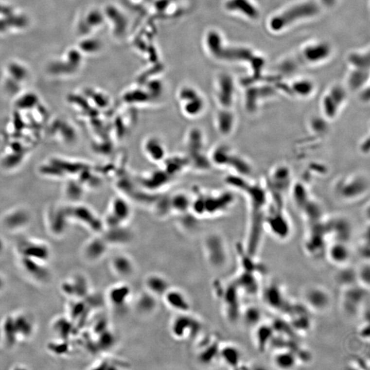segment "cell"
Wrapping results in <instances>:
<instances>
[{"label": "cell", "instance_id": "30bf717a", "mask_svg": "<svg viewBox=\"0 0 370 370\" xmlns=\"http://www.w3.org/2000/svg\"><path fill=\"white\" fill-rule=\"evenodd\" d=\"M202 324L197 318L194 317L190 313L177 314L174 317L170 326L172 336L177 339H185L193 337L200 333Z\"/></svg>", "mask_w": 370, "mask_h": 370}, {"label": "cell", "instance_id": "6da1fadb", "mask_svg": "<svg viewBox=\"0 0 370 370\" xmlns=\"http://www.w3.org/2000/svg\"><path fill=\"white\" fill-rule=\"evenodd\" d=\"M207 43L209 51L217 58L226 61H247L251 63L253 76L244 80V83H254L260 78L264 61L261 57L254 55L251 50L244 48H225L218 33L214 31L210 32L207 35Z\"/></svg>", "mask_w": 370, "mask_h": 370}, {"label": "cell", "instance_id": "83f0119b", "mask_svg": "<svg viewBox=\"0 0 370 370\" xmlns=\"http://www.w3.org/2000/svg\"><path fill=\"white\" fill-rule=\"evenodd\" d=\"M369 69L356 68L349 77L348 85L351 89L356 91L366 84L369 79Z\"/></svg>", "mask_w": 370, "mask_h": 370}, {"label": "cell", "instance_id": "ffe728a7", "mask_svg": "<svg viewBox=\"0 0 370 370\" xmlns=\"http://www.w3.org/2000/svg\"><path fill=\"white\" fill-rule=\"evenodd\" d=\"M272 362L279 369H292L299 366L300 357L290 348H280L273 354Z\"/></svg>", "mask_w": 370, "mask_h": 370}, {"label": "cell", "instance_id": "e0dca14e", "mask_svg": "<svg viewBox=\"0 0 370 370\" xmlns=\"http://www.w3.org/2000/svg\"><path fill=\"white\" fill-rule=\"evenodd\" d=\"M131 297V288L126 284H117L108 290L107 299L110 305L117 309H124Z\"/></svg>", "mask_w": 370, "mask_h": 370}, {"label": "cell", "instance_id": "d6a6232c", "mask_svg": "<svg viewBox=\"0 0 370 370\" xmlns=\"http://www.w3.org/2000/svg\"><path fill=\"white\" fill-rule=\"evenodd\" d=\"M361 98L363 101L367 102L370 100V89L369 88H367L366 90L363 91L361 93Z\"/></svg>", "mask_w": 370, "mask_h": 370}, {"label": "cell", "instance_id": "5bb4252c", "mask_svg": "<svg viewBox=\"0 0 370 370\" xmlns=\"http://www.w3.org/2000/svg\"><path fill=\"white\" fill-rule=\"evenodd\" d=\"M162 298L166 305L177 314L190 313L192 309L190 300L180 289L170 287Z\"/></svg>", "mask_w": 370, "mask_h": 370}, {"label": "cell", "instance_id": "5b68a950", "mask_svg": "<svg viewBox=\"0 0 370 370\" xmlns=\"http://www.w3.org/2000/svg\"><path fill=\"white\" fill-rule=\"evenodd\" d=\"M341 289L340 304L343 311L351 316L361 314L369 299V289L361 287L359 284H352Z\"/></svg>", "mask_w": 370, "mask_h": 370}, {"label": "cell", "instance_id": "8992f818", "mask_svg": "<svg viewBox=\"0 0 370 370\" xmlns=\"http://www.w3.org/2000/svg\"><path fill=\"white\" fill-rule=\"evenodd\" d=\"M302 304L310 312L322 314L332 304V296L326 287L319 284H311L304 288L301 295Z\"/></svg>", "mask_w": 370, "mask_h": 370}, {"label": "cell", "instance_id": "44dd1931", "mask_svg": "<svg viewBox=\"0 0 370 370\" xmlns=\"http://www.w3.org/2000/svg\"><path fill=\"white\" fill-rule=\"evenodd\" d=\"M254 342L256 348L260 352L266 351L272 344L274 330L273 326L264 321L254 328Z\"/></svg>", "mask_w": 370, "mask_h": 370}, {"label": "cell", "instance_id": "4dcf8cb0", "mask_svg": "<svg viewBox=\"0 0 370 370\" xmlns=\"http://www.w3.org/2000/svg\"><path fill=\"white\" fill-rule=\"evenodd\" d=\"M356 278H357V283L361 287L369 289L370 287V263L369 261H366L359 267L356 269Z\"/></svg>", "mask_w": 370, "mask_h": 370}, {"label": "cell", "instance_id": "4316f807", "mask_svg": "<svg viewBox=\"0 0 370 370\" xmlns=\"http://www.w3.org/2000/svg\"><path fill=\"white\" fill-rule=\"evenodd\" d=\"M276 88L271 86L253 87L247 90L246 93V101L248 108H252L254 104L257 103L259 99L264 97L271 96L275 94Z\"/></svg>", "mask_w": 370, "mask_h": 370}, {"label": "cell", "instance_id": "d6986e66", "mask_svg": "<svg viewBox=\"0 0 370 370\" xmlns=\"http://www.w3.org/2000/svg\"><path fill=\"white\" fill-rule=\"evenodd\" d=\"M110 267L118 277L129 278L135 272V261L127 254H117L110 261Z\"/></svg>", "mask_w": 370, "mask_h": 370}, {"label": "cell", "instance_id": "f546056e", "mask_svg": "<svg viewBox=\"0 0 370 370\" xmlns=\"http://www.w3.org/2000/svg\"><path fill=\"white\" fill-rule=\"evenodd\" d=\"M314 89V85L308 80H301L289 85V94L306 97L311 94Z\"/></svg>", "mask_w": 370, "mask_h": 370}, {"label": "cell", "instance_id": "484cf974", "mask_svg": "<svg viewBox=\"0 0 370 370\" xmlns=\"http://www.w3.org/2000/svg\"><path fill=\"white\" fill-rule=\"evenodd\" d=\"M157 306V298L150 293H142L137 298L136 308L137 311L142 314H150L155 311Z\"/></svg>", "mask_w": 370, "mask_h": 370}, {"label": "cell", "instance_id": "52a82bcc", "mask_svg": "<svg viewBox=\"0 0 370 370\" xmlns=\"http://www.w3.org/2000/svg\"><path fill=\"white\" fill-rule=\"evenodd\" d=\"M318 12L319 7L313 1L298 4L274 17L271 21L270 27L274 31H280L297 20L316 16Z\"/></svg>", "mask_w": 370, "mask_h": 370}, {"label": "cell", "instance_id": "603a6c76", "mask_svg": "<svg viewBox=\"0 0 370 370\" xmlns=\"http://www.w3.org/2000/svg\"><path fill=\"white\" fill-rule=\"evenodd\" d=\"M225 7L228 11H239L251 19H257L259 12L249 0H228Z\"/></svg>", "mask_w": 370, "mask_h": 370}, {"label": "cell", "instance_id": "8fae6325", "mask_svg": "<svg viewBox=\"0 0 370 370\" xmlns=\"http://www.w3.org/2000/svg\"><path fill=\"white\" fill-rule=\"evenodd\" d=\"M182 109L186 116L194 118L200 116L205 109L204 98L193 88H187L179 95Z\"/></svg>", "mask_w": 370, "mask_h": 370}, {"label": "cell", "instance_id": "d4e9b609", "mask_svg": "<svg viewBox=\"0 0 370 370\" xmlns=\"http://www.w3.org/2000/svg\"><path fill=\"white\" fill-rule=\"evenodd\" d=\"M143 150L147 157L153 161L162 160L165 156V147L157 137H150L144 142Z\"/></svg>", "mask_w": 370, "mask_h": 370}, {"label": "cell", "instance_id": "cb8c5ba5", "mask_svg": "<svg viewBox=\"0 0 370 370\" xmlns=\"http://www.w3.org/2000/svg\"><path fill=\"white\" fill-rule=\"evenodd\" d=\"M239 318L242 319L246 327H251L252 329L264 321L262 311L257 306L252 304L242 306Z\"/></svg>", "mask_w": 370, "mask_h": 370}, {"label": "cell", "instance_id": "4fadbf2b", "mask_svg": "<svg viewBox=\"0 0 370 370\" xmlns=\"http://www.w3.org/2000/svg\"><path fill=\"white\" fill-rule=\"evenodd\" d=\"M264 302L274 311H283L287 309L290 302L287 299L283 287L279 284L272 283L261 290Z\"/></svg>", "mask_w": 370, "mask_h": 370}, {"label": "cell", "instance_id": "836d02e7", "mask_svg": "<svg viewBox=\"0 0 370 370\" xmlns=\"http://www.w3.org/2000/svg\"><path fill=\"white\" fill-rule=\"evenodd\" d=\"M321 1H322L323 4L325 6L331 7V6H333V5L335 4L336 0H321Z\"/></svg>", "mask_w": 370, "mask_h": 370}, {"label": "cell", "instance_id": "3957f363", "mask_svg": "<svg viewBox=\"0 0 370 370\" xmlns=\"http://www.w3.org/2000/svg\"><path fill=\"white\" fill-rule=\"evenodd\" d=\"M264 231H267L276 240L284 242L291 234V224L288 215L279 202L276 201L272 207L267 205L264 214Z\"/></svg>", "mask_w": 370, "mask_h": 370}, {"label": "cell", "instance_id": "9a60e30c", "mask_svg": "<svg viewBox=\"0 0 370 370\" xmlns=\"http://www.w3.org/2000/svg\"><path fill=\"white\" fill-rule=\"evenodd\" d=\"M237 115L231 108H221L215 114L216 130L222 136L229 137L232 135L237 126Z\"/></svg>", "mask_w": 370, "mask_h": 370}, {"label": "cell", "instance_id": "277c9868", "mask_svg": "<svg viewBox=\"0 0 370 370\" xmlns=\"http://www.w3.org/2000/svg\"><path fill=\"white\" fill-rule=\"evenodd\" d=\"M330 53L331 48L326 43L309 46L296 56L282 62L279 65V70L281 73L290 74L304 65L325 59L329 56Z\"/></svg>", "mask_w": 370, "mask_h": 370}, {"label": "cell", "instance_id": "f1b7e54d", "mask_svg": "<svg viewBox=\"0 0 370 370\" xmlns=\"http://www.w3.org/2000/svg\"><path fill=\"white\" fill-rule=\"evenodd\" d=\"M108 245L106 240H95L91 242L87 246L88 258L95 260L103 257L106 253Z\"/></svg>", "mask_w": 370, "mask_h": 370}, {"label": "cell", "instance_id": "ba28073f", "mask_svg": "<svg viewBox=\"0 0 370 370\" xmlns=\"http://www.w3.org/2000/svg\"><path fill=\"white\" fill-rule=\"evenodd\" d=\"M346 98L347 93L344 88L339 85L333 87L321 101V116L327 121H334L341 113Z\"/></svg>", "mask_w": 370, "mask_h": 370}, {"label": "cell", "instance_id": "ac0fdd59", "mask_svg": "<svg viewBox=\"0 0 370 370\" xmlns=\"http://www.w3.org/2000/svg\"><path fill=\"white\" fill-rule=\"evenodd\" d=\"M233 80L229 75H222L219 78L217 100L221 108H231L234 102Z\"/></svg>", "mask_w": 370, "mask_h": 370}, {"label": "cell", "instance_id": "7c38bea8", "mask_svg": "<svg viewBox=\"0 0 370 370\" xmlns=\"http://www.w3.org/2000/svg\"><path fill=\"white\" fill-rule=\"evenodd\" d=\"M352 250L347 242L331 241L328 243L324 256L333 265L346 267L351 262Z\"/></svg>", "mask_w": 370, "mask_h": 370}, {"label": "cell", "instance_id": "7a4b0ae2", "mask_svg": "<svg viewBox=\"0 0 370 370\" xmlns=\"http://www.w3.org/2000/svg\"><path fill=\"white\" fill-rule=\"evenodd\" d=\"M369 177L359 172L338 179L335 185L334 192L342 201L354 202L363 198L369 192Z\"/></svg>", "mask_w": 370, "mask_h": 370}, {"label": "cell", "instance_id": "7402d4cb", "mask_svg": "<svg viewBox=\"0 0 370 370\" xmlns=\"http://www.w3.org/2000/svg\"><path fill=\"white\" fill-rule=\"evenodd\" d=\"M144 284L147 292L157 298H162L170 287L166 278L159 274H152L147 276Z\"/></svg>", "mask_w": 370, "mask_h": 370}, {"label": "cell", "instance_id": "9c48e42d", "mask_svg": "<svg viewBox=\"0 0 370 370\" xmlns=\"http://www.w3.org/2000/svg\"><path fill=\"white\" fill-rule=\"evenodd\" d=\"M204 248L209 264L215 268H222L229 261V251L223 238L217 234L207 237Z\"/></svg>", "mask_w": 370, "mask_h": 370}, {"label": "cell", "instance_id": "1f68e13d", "mask_svg": "<svg viewBox=\"0 0 370 370\" xmlns=\"http://www.w3.org/2000/svg\"><path fill=\"white\" fill-rule=\"evenodd\" d=\"M349 61L356 68L369 69L370 54H360V53H352L349 57Z\"/></svg>", "mask_w": 370, "mask_h": 370}, {"label": "cell", "instance_id": "2e32d148", "mask_svg": "<svg viewBox=\"0 0 370 370\" xmlns=\"http://www.w3.org/2000/svg\"><path fill=\"white\" fill-rule=\"evenodd\" d=\"M217 358L224 366L232 369H238L239 367L242 366V352L234 344L219 345Z\"/></svg>", "mask_w": 370, "mask_h": 370}]
</instances>
